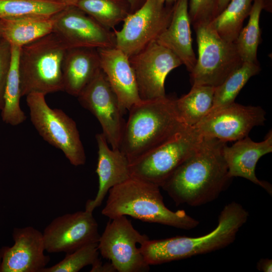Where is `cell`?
<instances>
[{"label": "cell", "instance_id": "5", "mask_svg": "<svg viewBox=\"0 0 272 272\" xmlns=\"http://www.w3.org/2000/svg\"><path fill=\"white\" fill-rule=\"evenodd\" d=\"M67 49L53 32L21 48L19 67L22 96L63 91L62 63Z\"/></svg>", "mask_w": 272, "mask_h": 272}, {"label": "cell", "instance_id": "17", "mask_svg": "<svg viewBox=\"0 0 272 272\" xmlns=\"http://www.w3.org/2000/svg\"><path fill=\"white\" fill-rule=\"evenodd\" d=\"M102 71L116 94L123 113L141 101L129 57L116 47L97 49Z\"/></svg>", "mask_w": 272, "mask_h": 272}, {"label": "cell", "instance_id": "14", "mask_svg": "<svg viewBox=\"0 0 272 272\" xmlns=\"http://www.w3.org/2000/svg\"><path fill=\"white\" fill-rule=\"evenodd\" d=\"M141 100L166 96L165 81L169 73L182 64L172 51L155 41L129 57Z\"/></svg>", "mask_w": 272, "mask_h": 272}, {"label": "cell", "instance_id": "10", "mask_svg": "<svg viewBox=\"0 0 272 272\" xmlns=\"http://www.w3.org/2000/svg\"><path fill=\"white\" fill-rule=\"evenodd\" d=\"M149 238L133 226L126 216L110 219L98 242L101 256L110 261L118 272H145L150 265L145 260L137 244Z\"/></svg>", "mask_w": 272, "mask_h": 272}, {"label": "cell", "instance_id": "23", "mask_svg": "<svg viewBox=\"0 0 272 272\" xmlns=\"http://www.w3.org/2000/svg\"><path fill=\"white\" fill-rule=\"evenodd\" d=\"M20 50L21 47L12 46L11 63L5 89L4 106L1 110L3 120L13 126L23 123L26 119L20 104L22 97L19 67Z\"/></svg>", "mask_w": 272, "mask_h": 272}, {"label": "cell", "instance_id": "28", "mask_svg": "<svg viewBox=\"0 0 272 272\" xmlns=\"http://www.w3.org/2000/svg\"><path fill=\"white\" fill-rule=\"evenodd\" d=\"M261 69L259 63L243 62L221 85L215 87L213 106L208 114L234 102L241 90Z\"/></svg>", "mask_w": 272, "mask_h": 272}, {"label": "cell", "instance_id": "34", "mask_svg": "<svg viewBox=\"0 0 272 272\" xmlns=\"http://www.w3.org/2000/svg\"><path fill=\"white\" fill-rule=\"evenodd\" d=\"M256 267L258 270L262 272L272 271V260L268 258H262L257 262Z\"/></svg>", "mask_w": 272, "mask_h": 272}, {"label": "cell", "instance_id": "39", "mask_svg": "<svg viewBox=\"0 0 272 272\" xmlns=\"http://www.w3.org/2000/svg\"><path fill=\"white\" fill-rule=\"evenodd\" d=\"M165 4L168 5H173L177 0H162Z\"/></svg>", "mask_w": 272, "mask_h": 272}, {"label": "cell", "instance_id": "6", "mask_svg": "<svg viewBox=\"0 0 272 272\" xmlns=\"http://www.w3.org/2000/svg\"><path fill=\"white\" fill-rule=\"evenodd\" d=\"M42 93L26 96L31 121L41 137L60 150L70 163L85 164V152L75 121L62 110L49 106Z\"/></svg>", "mask_w": 272, "mask_h": 272}, {"label": "cell", "instance_id": "38", "mask_svg": "<svg viewBox=\"0 0 272 272\" xmlns=\"http://www.w3.org/2000/svg\"><path fill=\"white\" fill-rule=\"evenodd\" d=\"M265 3V10L271 12V0H264Z\"/></svg>", "mask_w": 272, "mask_h": 272}, {"label": "cell", "instance_id": "19", "mask_svg": "<svg viewBox=\"0 0 272 272\" xmlns=\"http://www.w3.org/2000/svg\"><path fill=\"white\" fill-rule=\"evenodd\" d=\"M98 146V161L96 172L99 186L93 199L87 201L85 210L93 212L100 206L109 190L131 177L130 162L119 149H110L102 133L96 135Z\"/></svg>", "mask_w": 272, "mask_h": 272}, {"label": "cell", "instance_id": "31", "mask_svg": "<svg viewBox=\"0 0 272 272\" xmlns=\"http://www.w3.org/2000/svg\"><path fill=\"white\" fill-rule=\"evenodd\" d=\"M218 0H188V14L194 29L210 23L217 15Z\"/></svg>", "mask_w": 272, "mask_h": 272}, {"label": "cell", "instance_id": "7", "mask_svg": "<svg viewBox=\"0 0 272 272\" xmlns=\"http://www.w3.org/2000/svg\"><path fill=\"white\" fill-rule=\"evenodd\" d=\"M198 58L190 72L192 86L221 85L243 63L234 42L221 38L209 24L194 28Z\"/></svg>", "mask_w": 272, "mask_h": 272}, {"label": "cell", "instance_id": "40", "mask_svg": "<svg viewBox=\"0 0 272 272\" xmlns=\"http://www.w3.org/2000/svg\"><path fill=\"white\" fill-rule=\"evenodd\" d=\"M1 33H2V27H1V20H0V35H1Z\"/></svg>", "mask_w": 272, "mask_h": 272}, {"label": "cell", "instance_id": "18", "mask_svg": "<svg viewBox=\"0 0 272 272\" xmlns=\"http://www.w3.org/2000/svg\"><path fill=\"white\" fill-rule=\"evenodd\" d=\"M271 152V131L260 142H254L247 136L237 141L230 147L226 143L223 148V155L230 177L246 179L271 195L272 186L270 183L258 179L255 174L256 166L259 159Z\"/></svg>", "mask_w": 272, "mask_h": 272}, {"label": "cell", "instance_id": "16", "mask_svg": "<svg viewBox=\"0 0 272 272\" xmlns=\"http://www.w3.org/2000/svg\"><path fill=\"white\" fill-rule=\"evenodd\" d=\"M12 235L14 244L0 250V272H41L50 260L42 233L27 226L15 228Z\"/></svg>", "mask_w": 272, "mask_h": 272}, {"label": "cell", "instance_id": "4", "mask_svg": "<svg viewBox=\"0 0 272 272\" xmlns=\"http://www.w3.org/2000/svg\"><path fill=\"white\" fill-rule=\"evenodd\" d=\"M157 184L131 176L111 188L102 214L109 219L129 216L143 222L189 230L199 221L185 211H172L166 207Z\"/></svg>", "mask_w": 272, "mask_h": 272}, {"label": "cell", "instance_id": "20", "mask_svg": "<svg viewBox=\"0 0 272 272\" xmlns=\"http://www.w3.org/2000/svg\"><path fill=\"white\" fill-rule=\"evenodd\" d=\"M188 0H177L173 5L169 24L156 42L174 53L190 73L196 61L188 14Z\"/></svg>", "mask_w": 272, "mask_h": 272}, {"label": "cell", "instance_id": "33", "mask_svg": "<svg viewBox=\"0 0 272 272\" xmlns=\"http://www.w3.org/2000/svg\"><path fill=\"white\" fill-rule=\"evenodd\" d=\"M91 272H115L116 270L111 262L104 264L99 258L92 265Z\"/></svg>", "mask_w": 272, "mask_h": 272}, {"label": "cell", "instance_id": "36", "mask_svg": "<svg viewBox=\"0 0 272 272\" xmlns=\"http://www.w3.org/2000/svg\"><path fill=\"white\" fill-rule=\"evenodd\" d=\"M230 1V0H218L217 15H218L223 11V10L226 8Z\"/></svg>", "mask_w": 272, "mask_h": 272}, {"label": "cell", "instance_id": "15", "mask_svg": "<svg viewBox=\"0 0 272 272\" xmlns=\"http://www.w3.org/2000/svg\"><path fill=\"white\" fill-rule=\"evenodd\" d=\"M92 213L85 210L54 219L42 233L45 251L68 253L98 242L100 235Z\"/></svg>", "mask_w": 272, "mask_h": 272}, {"label": "cell", "instance_id": "8", "mask_svg": "<svg viewBox=\"0 0 272 272\" xmlns=\"http://www.w3.org/2000/svg\"><path fill=\"white\" fill-rule=\"evenodd\" d=\"M201 139L192 127H188L130 163L131 176L161 187L175 170L194 152Z\"/></svg>", "mask_w": 272, "mask_h": 272}, {"label": "cell", "instance_id": "3", "mask_svg": "<svg viewBox=\"0 0 272 272\" xmlns=\"http://www.w3.org/2000/svg\"><path fill=\"white\" fill-rule=\"evenodd\" d=\"M248 217V211L241 205L232 201L224 207L219 216L217 227L207 234L197 237L176 236L149 239L139 248L149 265L206 254L232 243Z\"/></svg>", "mask_w": 272, "mask_h": 272}, {"label": "cell", "instance_id": "26", "mask_svg": "<svg viewBox=\"0 0 272 272\" xmlns=\"http://www.w3.org/2000/svg\"><path fill=\"white\" fill-rule=\"evenodd\" d=\"M76 6L110 30L131 13L126 0H79Z\"/></svg>", "mask_w": 272, "mask_h": 272}, {"label": "cell", "instance_id": "22", "mask_svg": "<svg viewBox=\"0 0 272 272\" xmlns=\"http://www.w3.org/2000/svg\"><path fill=\"white\" fill-rule=\"evenodd\" d=\"M0 20L1 36L12 46L21 48L52 33L53 29L52 16L35 15Z\"/></svg>", "mask_w": 272, "mask_h": 272}, {"label": "cell", "instance_id": "30", "mask_svg": "<svg viewBox=\"0 0 272 272\" xmlns=\"http://www.w3.org/2000/svg\"><path fill=\"white\" fill-rule=\"evenodd\" d=\"M98 242L85 245L66 253L64 258L50 266L43 268L41 272H78L83 267L93 264L99 259Z\"/></svg>", "mask_w": 272, "mask_h": 272}, {"label": "cell", "instance_id": "24", "mask_svg": "<svg viewBox=\"0 0 272 272\" xmlns=\"http://www.w3.org/2000/svg\"><path fill=\"white\" fill-rule=\"evenodd\" d=\"M215 88L192 86L188 93L175 99L177 112L185 124L193 127L208 115L213 106Z\"/></svg>", "mask_w": 272, "mask_h": 272}, {"label": "cell", "instance_id": "29", "mask_svg": "<svg viewBox=\"0 0 272 272\" xmlns=\"http://www.w3.org/2000/svg\"><path fill=\"white\" fill-rule=\"evenodd\" d=\"M66 7L49 0H0V19L35 15L51 16Z\"/></svg>", "mask_w": 272, "mask_h": 272}, {"label": "cell", "instance_id": "37", "mask_svg": "<svg viewBox=\"0 0 272 272\" xmlns=\"http://www.w3.org/2000/svg\"><path fill=\"white\" fill-rule=\"evenodd\" d=\"M61 3L66 6H76L79 0H49Z\"/></svg>", "mask_w": 272, "mask_h": 272}, {"label": "cell", "instance_id": "32", "mask_svg": "<svg viewBox=\"0 0 272 272\" xmlns=\"http://www.w3.org/2000/svg\"><path fill=\"white\" fill-rule=\"evenodd\" d=\"M12 59V46L0 35V110L4 106L5 89Z\"/></svg>", "mask_w": 272, "mask_h": 272}, {"label": "cell", "instance_id": "2", "mask_svg": "<svg viewBox=\"0 0 272 272\" xmlns=\"http://www.w3.org/2000/svg\"><path fill=\"white\" fill-rule=\"evenodd\" d=\"M175 99L166 95L141 100L128 110L119 149L130 163L189 127L180 118Z\"/></svg>", "mask_w": 272, "mask_h": 272}, {"label": "cell", "instance_id": "35", "mask_svg": "<svg viewBox=\"0 0 272 272\" xmlns=\"http://www.w3.org/2000/svg\"><path fill=\"white\" fill-rule=\"evenodd\" d=\"M129 4L131 13L138 10L146 2V0H126Z\"/></svg>", "mask_w": 272, "mask_h": 272}, {"label": "cell", "instance_id": "11", "mask_svg": "<svg viewBox=\"0 0 272 272\" xmlns=\"http://www.w3.org/2000/svg\"><path fill=\"white\" fill-rule=\"evenodd\" d=\"M80 104L99 122L113 149H119L125 122L118 98L101 70L78 96Z\"/></svg>", "mask_w": 272, "mask_h": 272}, {"label": "cell", "instance_id": "12", "mask_svg": "<svg viewBox=\"0 0 272 272\" xmlns=\"http://www.w3.org/2000/svg\"><path fill=\"white\" fill-rule=\"evenodd\" d=\"M265 114L260 106L233 102L208 114L192 127L202 138L237 141L248 136L254 127L263 124Z\"/></svg>", "mask_w": 272, "mask_h": 272}, {"label": "cell", "instance_id": "13", "mask_svg": "<svg viewBox=\"0 0 272 272\" xmlns=\"http://www.w3.org/2000/svg\"><path fill=\"white\" fill-rule=\"evenodd\" d=\"M53 29L68 48L115 47L112 32L75 6H66L52 15Z\"/></svg>", "mask_w": 272, "mask_h": 272}, {"label": "cell", "instance_id": "21", "mask_svg": "<svg viewBox=\"0 0 272 272\" xmlns=\"http://www.w3.org/2000/svg\"><path fill=\"white\" fill-rule=\"evenodd\" d=\"M101 70L97 49H67L62 63L63 91L78 97Z\"/></svg>", "mask_w": 272, "mask_h": 272}, {"label": "cell", "instance_id": "9", "mask_svg": "<svg viewBox=\"0 0 272 272\" xmlns=\"http://www.w3.org/2000/svg\"><path fill=\"white\" fill-rule=\"evenodd\" d=\"M173 5L162 0H146L123 21L122 28L114 30L115 47L128 57L156 41L170 22Z\"/></svg>", "mask_w": 272, "mask_h": 272}, {"label": "cell", "instance_id": "41", "mask_svg": "<svg viewBox=\"0 0 272 272\" xmlns=\"http://www.w3.org/2000/svg\"><path fill=\"white\" fill-rule=\"evenodd\" d=\"M1 261H2V257H1V255L0 254V265H1Z\"/></svg>", "mask_w": 272, "mask_h": 272}, {"label": "cell", "instance_id": "27", "mask_svg": "<svg viewBox=\"0 0 272 272\" xmlns=\"http://www.w3.org/2000/svg\"><path fill=\"white\" fill-rule=\"evenodd\" d=\"M263 10H265L264 1L253 0L248 23L234 41L243 62L258 63L257 48L261 40L259 20Z\"/></svg>", "mask_w": 272, "mask_h": 272}, {"label": "cell", "instance_id": "1", "mask_svg": "<svg viewBox=\"0 0 272 272\" xmlns=\"http://www.w3.org/2000/svg\"><path fill=\"white\" fill-rule=\"evenodd\" d=\"M226 142L202 138L194 152L160 187L178 206L197 207L210 202L226 190L232 179L223 155Z\"/></svg>", "mask_w": 272, "mask_h": 272}, {"label": "cell", "instance_id": "25", "mask_svg": "<svg viewBox=\"0 0 272 272\" xmlns=\"http://www.w3.org/2000/svg\"><path fill=\"white\" fill-rule=\"evenodd\" d=\"M253 0H230L223 11L209 24L223 39L234 42L249 16Z\"/></svg>", "mask_w": 272, "mask_h": 272}]
</instances>
